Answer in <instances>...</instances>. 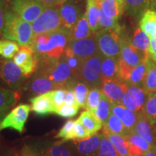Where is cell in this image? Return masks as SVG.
Returning a JSON list of instances; mask_svg holds the SVG:
<instances>
[{"mask_svg": "<svg viewBox=\"0 0 156 156\" xmlns=\"http://www.w3.org/2000/svg\"><path fill=\"white\" fill-rule=\"evenodd\" d=\"M62 28L57 7L44 8L40 16L32 24L34 36L40 34H50Z\"/></svg>", "mask_w": 156, "mask_h": 156, "instance_id": "6", "label": "cell"}, {"mask_svg": "<svg viewBox=\"0 0 156 156\" xmlns=\"http://www.w3.org/2000/svg\"><path fill=\"white\" fill-rule=\"evenodd\" d=\"M20 68L10 59L0 58V80L11 90H16L24 80Z\"/></svg>", "mask_w": 156, "mask_h": 156, "instance_id": "9", "label": "cell"}, {"mask_svg": "<svg viewBox=\"0 0 156 156\" xmlns=\"http://www.w3.org/2000/svg\"><path fill=\"white\" fill-rule=\"evenodd\" d=\"M20 99L17 92L11 90L0 88V119L8 109Z\"/></svg>", "mask_w": 156, "mask_h": 156, "instance_id": "32", "label": "cell"}, {"mask_svg": "<svg viewBox=\"0 0 156 156\" xmlns=\"http://www.w3.org/2000/svg\"><path fill=\"white\" fill-rule=\"evenodd\" d=\"M79 108L78 106H69L67 105H63L56 109L54 114L63 118H72V117H75L78 114Z\"/></svg>", "mask_w": 156, "mask_h": 156, "instance_id": "46", "label": "cell"}, {"mask_svg": "<svg viewBox=\"0 0 156 156\" xmlns=\"http://www.w3.org/2000/svg\"><path fill=\"white\" fill-rule=\"evenodd\" d=\"M155 139H156V128L155 129Z\"/></svg>", "mask_w": 156, "mask_h": 156, "instance_id": "54", "label": "cell"}, {"mask_svg": "<svg viewBox=\"0 0 156 156\" xmlns=\"http://www.w3.org/2000/svg\"><path fill=\"white\" fill-rule=\"evenodd\" d=\"M147 72V58H145L132 70L126 83L129 85H136V86L143 87Z\"/></svg>", "mask_w": 156, "mask_h": 156, "instance_id": "28", "label": "cell"}, {"mask_svg": "<svg viewBox=\"0 0 156 156\" xmlns=\"http://www.w3.org/2000/svg\"><path fill=\"white\" fill-rule=\"evenodd\" d=\"M143 156H156V153L155 151H148L147 153H146Z\"/></svg>", "mask_w": 156, "mask_h": 156, "instance_id": "53", "label": "cell"}, {"mask_svg": "<svg viewBox=\"0 0 156 156\" xmlns=\"http://www.w3.org/2000/svg\"><path fill=\"white\" fill-rule=\"evenodd\" d=\"M63 56L64 58H65L67 63L68 64V65H69V67L71 68L73 73L77 76L78 72H79L83 60H82L81 58L77 57V56H75L71 48L68 47V46L65 49V51H64Z\"/></svg>", "mask_w": 156, "mask_h": 156, "instance_id": "41", "label": "cell"}, {"mask_svg": "<svg viewBox=\"0 0 156 156\" xmlns=\"http://www.w3.org/2000/svg\"><path fill=\"white\" fill-rule=\"evenodd\" d=\"M87 130L89 136H93L102 128V122H101L94 113L90 111H85L80 114L77 119Z\"/></svg>", "mask_w": 156, "mask_h": 156, "instance_id": "23", "label": "cell"}, {"mask_svg": "<svg viewBox=\"0 0 156 156\" xmlns=\"http://www.w3.org/2000/svg\"><path fill=\"white\" fill-rule=\"evenodd\" d=\"M140 28L151 38L156 35V11L147 9L142 15L140 20Z\"/></svg>", "mask_w": 156, "mask_h": 156, "instance_id": "27", "label": "cell"}, {"mask_svg": "<svg viewBox=\"0 0 156 156\" xmlns=\"http://www.w3.org/2000/svg\"><path fill=\"white\" fill-rule=\"evenodd\" d=\"M129 142V155L143 156L151 150V146L142 136L131 132L126 136Z\"/></svg>", "mask_w": 156, "mask_h": 156, "instance_id": "19", "label": "cell"}, {"mask_svg": "<svg viewBox=\"0 0 156 156\" xmlns=\"http://www.w3.org/2000/svg\"><path fill=\"white\" fill-rule=\"evenodd\" d=\"M39 2L44 6V8L46 7H59L60 5L64 2V0H38Z\"/></svg>", "mask_w": 156, "mask_h": 156, "instance_id": "51", "label": "cell"}, {"mask_svg": "<svg viewBox=\"0 0 156 156\" xmlns=\"http://www.w3.org/2000/svg\"><path fill=\"white\" fill-rule=\"evenodd\" d=\"M38 56L39 58H37L38 61L37 69L47 76L56 88L73 89L74 85L79 81L63 55L59 58H51L45 56L37 57Z\"/></svg>", "mask_w": 156, "mask_h": 156, "instance_id": "1", "label": "cell"}, {"mask_svg": "<svg viewBox=\"0 0 156 156\" xmlns=\"http://www.w3.org/2000/svg\"><path fill=\"white\" fill-rule=\"evenodd\" d=\"M112 112V114L116 115L122 121L129 131H133L137 119V116L135 113L126 108L122 104H113Z\"/></svg>", "mask_w": 156, "mask_h": 156, "instance_id": "22", "label": "cell"}, {"mask_svg": "<svg viewBox=\"0 0 156 156\" xmlns=\"http://www.w3.org/2000/svg\"><path fill=\"white\" fill-rule=\"evenodd\" d=\"M97 3L106 17L116 20L122 17L126 9L124 0H101Z\"/></svg>", "mask_w": 156, "mask_h": 156, "instance_id": "18", "label": "cell"}, {"mask_svg": "<svg viewBox=\"0 0 156 156\" xmlns=\"http://www.w3.org/2000/svg\"><path fill=\"white\" fill-rule=\"evenodd\" d=\"M49 94L54 108H55V111L64 104L66 90L56 89L54 90L50 91ZM54 113H55V112H54Z\"/></svg>", "mask_w": 156, "mask_h": 156, "instance_id": "45", "label": "cell"}, {"mask_svg": "<svg viewBox=\"0 0 156 156\" xmlns=\"http://www.w3.org/2000/svg\"><path fill=\"white\" fill-rule=\"evenodd\" d=\"M85 13L91 30L93 33L99 30L101 9L95 0H87V9Z\"/></svg>", "mask_w": 156, "mask_h": 156, "instance_id": "29", "label": "cell"}, {"mask_svg": "<svg viewBox=\"0 0 156 156\" xmlns=\"http://www.w3.org/2000/svg\"><path fill=\"white\" fill-rule=\"evenodd\" d=\"M148 54H149V57L156 64V35L150 38Z\"/></svg>", "mask_w": 156, "mask_h": 156, "instance_id": "50", "label": "cell"}, {"mask_svg": "<svg viewBox=\"0 0 156 156\" xmlns=\"http://www.w3.org/2000/svg\"><path fill=\"white\" fill-rule=\"evenodd\" d=\"M95 1H96V2H100V1H101V0H95Z\"/></svg>", "mask_w": 156, "mask_h": 156, "instance_id": "55", "label": "cell"}, {"mask_svg": "<svg viewBox=\"0 0 156 156\" xmlns=\"http://www.w3.org/2000/svg\"><path fill=\"white\" fill-rule=\"evenodd\" d=\"M75 122V121L74 120L67 121L56 134V138H61V139L62 138L64 142L72 140V134H73Z\"/></svg>", "mask_w": 156, "mask_h": 156, "instance_id": "44", "label": "cell"}, {"mask_svg": "<svg viewBox=\"0 0 156 156\" xmlns=\"http://www.w3.org/2000/svg\"><path fill=\"white\" fill-rule=\"evenodd\" d=\"M147 72L143 88L147 93H156V64L151 58H147Z\"/></svg>", "mask_w": 156, "mask_h": 156, "instance_id": "36", "label": "cell"}, {"mask_svg": "<svg viewBox=\"0 0 156 156\" xmlns=\"http://www.w3.org/2000/svg\"><path fill=\"white\" fill-rule=\"evenodd\" d=\"M96 156H119L111 140L103 134Z\"/></svg>", "mask_w": 156, "mask_h": 156, "instance_id": "40", "label": "cell"}, {"mask_svg": "<svg viewBox=\"0 0 156 156\" xmlns=\"http://www.w3.org/2000/svg\"><path fill=\"white\" fill-rule=\"evenodd\" d=\"M64 1H66V0H64ZM75 1H77V2H80V1H81V0H75Z\"/></svg>", "mask_w": 156, "mask_h": 156, "instance_id": "56", "label": "cell"}, {"mask_svg": "<svg viewBox=\"0 0 156 156\" xmlns=\"http://www.w3.org/2000/svg\"><path fill=\"white\" fill-rule=\"evenodd\" d=\"M119 58L103 56L101 62V80L118 78Z\"/></svg>", "mask_w": 156, "mask_h": 156, "instance_id": "26", "label": "cell"}, {"mask_svg": "<svg viewBox=\"0 0 156 156\" xmlns=\"http://www.w3.org/2000/svg\"><path fill=\"white\" fill-rule=\"evenodd\" d=\"M102 96V92L98 87H93L89 90L88 95L87 98V102L85 108L87 111H90L94 113L96 107L100 102V100Z\"/></svg>", "mask_w": 156, "mask_h": 156, "instance_id": "42", "label": "cell"}, {"mask_svg": "<svg viewBox=\"0 0 156 156\" xmlns=\"http://www.w3.org/2000/svg\"><path fill=\"white\" fill-rule=\"evenodd\" d=\"M155 153H156V148H155Z\"/></svg>", "mask_w": 156, "mask_h": 156, "instance_id": "58", "label": "cell"}, {"mask_svg": "<svg viewBox=\"0 0 156 156\" xmlns=\"http://www.w3.org/2000/svg\"><path fill=\"white\" fill-rule=\"evenodd\" d=\"M131 43L136 50L141 52L146 58L149 57V46H150V38L141 28H136L134 30L133 36L131 38Z\"/></svg>", "mask_w": 156, "mask_h": 156, "instance_id": "30", "label": "cell"}, {"mask_svg": "<svg viewBox=\"0 0 156 156\" xmlns=\"http://www.w3.org/2000/svg\"><path fill=\"white\" fill-rule=\"evenodd\" d=\"M79 2L75 0H66L58 7L60 18L63 28L73 30L82 15V10Z\"/></svg>", "mask_w": 156, "mask_h": 156, "instance_id": "10", "label": "cell"}, {"mask_svg": "<svg viewBox=\"0 0 156 156\" xmlns=\"http://www.w3.org/2000/svg\"><path fill=\"white\" fill-rule=\"evenodd\" d=\"M94 34V33L91 30L90 28L88 20L86 13H83L77 25L71 32V36H70V42L73 41L82 40L91 36Z\"/></svg>", "mask_w": 156, "mask_h": 156, "instance_id": "25", "label": "cell"}, {"mask_svg": "<svg viewBox=\"0 0 156 156\" xmlns=\"http://www.w3.org/2000/svg\"><path fill=\"white\" fill-rule=\"evenodd\" d=\"M151 125L152 124L147 119L143 113H139V114L137 115L136 124L132 132H134L142 136L151 145V147L155 150L156 148L155 140L156 139H155V136H154Z\"/></svg>", "mask_w": 156, "mask_h": 156, "instance_id": "20", "label": "cell"}, {"mask_svg": "<svg viewBox=\"0 0 156 156\" xmlns=\"http://www.w3.org/2000/svg\"><path fill=\"white\" fill-rule=\"evenodd\" d=\"M150 2H151V9L156 11V0H150Z\"/></svg>", "mask_w": 156, "mask_h": 156, "instance_id": "52", "label": "cell"}, {"mask_svg": "<svg viewBox=\"0 0 156 156\" xmlns=\"http://www.w3.org/2000/svg\"><path fill=\"white\" fill-rule=\"evenodd\" d=\"M103 55L98 53L83 60L77 73V80L89 87H101V62Z\"/></svg>", "mask_w": 156, "mask_h": 156, "instance_id": "4", "label": "cell"}, {"mask_svg": "<svg viewBox=\"0 0 156 156\" xmlns=\"http://www.w3.org/2000/svg\"><path fill=\"white\" fill-rule=\"evenodd\" d=\"M112 103L108 100V98L102 93V96H101L100 102L98 104L94 114L102 122L103 125L106 124L109 116L112 114Z\"/></svg>", "mask_w": 156, "mask_h": 156, "instance_id": "35", "label": "cell"}, {"mask_svg": "<svg viewBox=\"0 0 156 156\" xmlns=\"http://www.w3.org/2000/svg\"><path fill=\"white\" fill-rule=\"evenodd\" d=\"M2 119H0V123L2 122Z\"/></svg>", "mask_w": 156, "mask_h": 156, "instance_id": "57", "label": "cell"}, {"mask_svg": "<svg viewBox=\"0 0 156 156\" xmlns=\"http://www.w3.org/2000/svg\"><path fill=\"white\" fill-rule=\"evenodd\" d=\"M30 112V106L29 105L24 103L18 105L13 108L0 123V131L5 129H12L19 133H22Z\"/></svg>", "mask_w": 156, "mask_h": 156, "instance_id": "8", "label": "cell"}, {"mask_svg": "<svg viewBox=\"0 0 156 156\" xmlns=\"http://www.w3.org/2000/svg\"><path fill=\"white\" fill-rule=\"evenodd\" d=\"M103 134L111 140L119 156L129 155V142L126 136L106 131H103Z\"/></svg>", "mask_w": 156, "mask_h": 156, "instance_id": "33", "label": "cell"}, {"mask_svg": "<svg viewBox=\"0 0 156 156\" xmlns=\"http://www.w3.org/2000/svg\"><path fill=\"white\" fill-rule=\"evenodd\" d=\"M68 47L71 48L75 56L82 60L100 53L95 34L87 38L71 41L68 45Z\"/></svg>", "mask_w": 156, "mask_h": 156, "instance_id": "14", "label": "cell"}, {"mask_svg": "<svg viewBox=\"0 0 156 156\" xmlns=\"http://www.w3.org/2000/svg\"><path fill=\"white\" fill-rule=\"evenodd\" d=\"M128 156H130V155H128Z\"/></svg>", "mask_w": 156, "mask_h": 156, "instance_id": "59", "label": "cell"}, {"mask_svg": "<svg viewBox=\"0 0 156 156\" xmlns=\"http://www.w3.org/2000/svg\"><path fill=\"white\" fill-rule=\"evenodd\" d=\"M103 131L108 132L113 134H120V135L125 136H127L131 132L126 128V126L124 125L122 121L112 113L109 116L106 124L103 125Z\"/></svg>", "mask_w": 156, "mask_h": 156, "instance_id": "34", "label": "cell"}, {"mask_svg": "<svg viewBox=\"0 0 156 156\" xmlns=\"http://www.w3.org/2000/svg\"><path fill=\"white\" fill-rule=\"evenodd\" d=\"M7 1L8 0H0V36L2 34L5 25V15Z\"/></svg>", "mask_w": 156, "mask_h": 156, "instance_id": "49", "label": "cell"}, {"mask_svg": "<svg viewBox=\"0 0 156 156\" xmlns=\"http://www.w3.org/2000/svg\"><path fill=\"white\" fill-rule=\"evenodd\" d=\"M30 101L33 112L39 116H46L54 114L55 108L51 99L49 92L38 95V96L31 98Z\"/></svg>", "mask_w": 156, "mask_h": 156, "instance_id": "17", "label": "cell"}, {"mask_svg": "<svg viewBox=\"0 0 156 156\" xmlns=\"http://www.w3.org/2000/svg\"><path fill=\"white\" fill-rule=\"evenodd\" d=\"M64 142L62 140L41 150L38 152V156H76L72 145Z\"/></svg>", "mask_w": 156, "mask_h": 156, "instance_id": "24", "label": "cell"}, {"mask_svg": "<svg viewBox=\"0 0 156 156\" xmlns=\"http://www.w3.org/2000/svg\"><path fill=\"white\" fill-rule=\"evenodd\" d=\"M13 62L20 68L25 77H30L36 71L38 61L30 46H20L18 52L13 58Z\"/></svg>", "mask_w": 156, "mask_h": 156, "instance_id": "12", "label": "cell"}, {"mask_svg": "<svg viewBox=\"0 0 156 156\" xmlns=\"http://www.w3.org/2000/svg\"><path fill=\"white\" fill-rule=\"evenodd\" d=\"M145 58L144 54L134 47L131 43V39L123 34L119 56L120 61L129 67L134 69Z\"/></svg>", "mask_w": 156, "mask_h": 156, "instance_id": "15", "label": "cell"}, {"mask_svg": "<svg viewBox=\"0 0 156 156\" xmlns=\"http://www.w3.org/2000/svg\"><path fill=\"white\" fill-rule=\"evenodd\" d=\"M122 30V28L118 23V20L106 17L101 11L100 20H99V30Z\"/></svg>", "mask_w": 156, "mask_h": 156, "instance_id": "43", "label": "cell"}, {"mask_svg": "<svg viewBox=\"0 0 156 156\" xmlns=\"http://www.w3.org/2000/svg\"><path fill=\"white\" fill-rule=\"evenodd\" d=\"M75 95L76 101L79 108H85L87 102V98L89 92V87L85 83L79 81L77 82L73 87Z\"/></svg>", "mask_w": 156, "mask_h": 156, "instance_id": "39", "label": "cell"}, {"mask_svg": "<svg viewBox=\"0 0 156 156\" xmlns=\"http://www.w3.org/2000/svg\"><path fill=\"white\" fill-rule=\"evenodd\" d=\"M147 92L142 87L129 85L122 99V104L134 113L142 110L147 99Z\"/></svg>", "mask_w": 156, "mask_h": 156, "instance_id": "13", "label": "cell"}, {"mask_svg": "<svg viewBox=\"0 0 156 156\" xmlns=\"http://www.w3.org/2000/svg\"><path fill=\"white\" fill-rule=\"evenodd\" d=\"M126 9L132 17L139 18L147 9H151L150 0H124Z\"/></svg>", "mask_w": 156, "mask_h": 156, "instance_id": "31", "label": "cell"}, {"mask_svg": "<svg viewBox=\"0 0 156 156\" xmlns=\"http://www.w3.org/2000/svg\"><path fill=\"white\" fill-rule=\"evenodd\" d=\"M103 134H95L86 139L76 140L73 145L76 156H95L97 155Z\"/></svg>", "mask_w": 156, "mask_h": 156, "instance_id": "16", "label": "cell"}, {"mask_svg": "<svg viewBox=\"0 0 156 156\" xmlns=\"http://www.w3.org/2000/svg\"><path fill=\"white\" fill-rule=\"evenodd\" d=\"M90 137L87 130L78 121H75L72 134V140H81Z\"/></svg>", "mask_w": 156, "mask_h": 156, "instance_id": "47", "label": "cell"}, {"mask_svg": "<svg viewBox=\"0 0 156 156\" xmlns=\"http://www.w3.org/2000/svg\"><path fill=\"white\" fill-rule=\"evenodd\" d=\"M142 112L152 125H156V93H148Z\"/></svg>", "mask_w": 156, "mask_h": 156, "instance_id": "37", "label": "cell"}, {"mask_svg": "<svg viewBox=\"0 0 156 156\" xmlns=\"http://www.w3.org/2000/svg\"><path fill=\"white\" fill-rule=\"evenodd\" d=\"M71 32L64 28L48 34V40L41 44L30 46L36 55L45 56L51 58H59L63 55L70 43Z\"/></svg>", "mask_w": 156, "mask_h": 156, "instance_id": "3", "label": "cell"}, {"mask_svg": "<svg viewBox=\"0 0 156 156\" xmlns=\"http://www.w3.org/2000/svg\"><path fill=\"white\" fill-rule=\"evenodd\" d=\"M20 46L17 43L7 39H0V58L12 59L18 52Z\"/></svg>", "mask_w": 156, "mask_h": 156, "instance_id": "38", "label": "cell"}, {"mask_svg": "<svg viewBox=\"0 0 156 156\" xmlns=\"http://www.w3.org/2000/svg\"><path fill=\"white\" fill-rule=\"evenodd\" d=\"M122 30H100L95 34L99 51L104 56L119 58Z\"/></svg>", "mask_w": 156, "mask_h": 156, "instance_id": "5", "label": "cell"}, {"mask_svg": "<svg viewBox=\"0 0 156 156\" xmlns=\"http://www.w3.org/2000/svg\"><path fill=\"white\" fill-rule=\"evenodd\" d=\"M129 85L119 78H112L101 80V90L108 98L112 104H122V99Z\"/></svg>", "mask_w": 156, "mask_h": 156, "instance_id": "11", "label": "cell"}, {"mask_svg": "<svg viewBox=\"0 0 156 156\" xmlns=\"http://www.w3.org/2000/svg\"><path fill=\"white\" fill-rule=\"evenodd\" d=\"M56 88L54 84L44 73L37 71L30 85V90L34 94L41 95Z\"/></svg>", "mask_w": 156, "mask_h": 156, "instance_id": "21", "label": "cell"}, {"mask_svg": "<svg viewBox=\"0 0 156 156\" xmlns=\"http://www.w3.org/2000/svg\"><path fill=\"white\" fill-rule=\"evenodd\" d=\"M64 105H67V106H78L77 104V101H76L75 93H74L73 89L66 90Z\"/></svg>", "mask_w": 156, "mask_h": 156, "instance_id": "48", "label": "cell"}, {"mask_svg": "<svg viewBox=\"0 0 156 156\" xmlns=\"http://www.w3.org/2000/svg\"><path fill=\"white\" fill-rule=\"evenodd\" d=\"M2 36L5 39L17 43L20 46H31L34 38L32 25L9 10L7 7Z\"/></svg>", "mask_w": 156, "mask_h": 156, "instance_id": "2", "label": "cell"}, {"mask_svg": "<svg viewBox=\"0 0 156 156\" xmlns=\"http://www.w3.org/2000/svg\"><path fill=\"white\" fill-rule=\"evenodd\" d=\"M7 5L11 11L28 23H34L44 9L38 0H8Z\"/></svg>", "mask_w": 156, "mask_h": 156, "instance_id": "7", "label": "cell"}]
</instances>
